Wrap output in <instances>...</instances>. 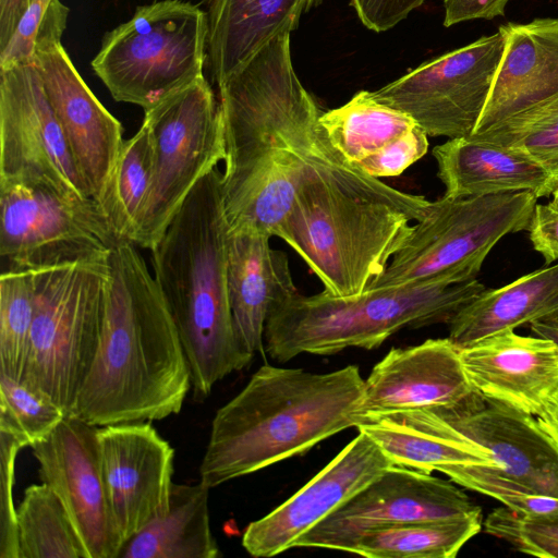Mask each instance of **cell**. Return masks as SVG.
I'll list each match as a JSON object with an SVG mask.
<instances>
[{"mask_svg":"<svg viewBox=\"0 0 558 558\" xmlns=\"http://www.w3.org/2000/svg\"><path fill=\"white\" fill-rule=\"evenodd\" d=\"M144 112L153 178L132 242L150 251L194 186L225 160L226 141L219 102L205 76Z\"/></svg>","mask_w":558,"mask_h":558,"instance_id":"obj_10","label":"cell"},{"mask_svg":"<svg viewBox=\"0 0 558 558\" xmlns=\"http://www.w3.org/2000/svg\"><path fill=\"white\" fill-rule=\"evenodd\" d=\"M153 178V145L144 124L124 140L97 201L120 241L132 242Z\"/></svg>","mask_w":558,"mask_h":558,"instance_id":"obj_31","label":"cell"},{"mask_svg":"<svg viewBox=\"0 0 558 558\" xmlns=\"http://www.w3.org/2000/svg\"><path fill=\"white\" fill-rule=\"evenodd\" d=\"M133 242L108 255L98 345L69 415L95 426L178 414L191 374L168 304Z\"/></svg>","mask_w":558,"mask_h":558,"instance_id":"obj_2","label":"cell"},{"mask_svg":"<svg viewBox=\"0 0 558 558\" xmlns=\"http://www.w3.org/2000/svg\"><path fill=\"white\" fill-rule=\"evenodd\" d=\"M108 277V256L34 271L35 314L22 380L68 415L96 353Z\"/></svg>","mask_w":558,"mask_h":558,"instance_id":"obj_9","label":"cell"},{"mask_svg":"<svg viewBox=\"0 0 558 558\" xmlns=\"http://www.w3.org/2000/svg\"><path fill=\"white\" fill-rule=\"evenodd\" d=\"M485 290L473 279L456 284L426 281L365 291L356 298L298 291L272 306L265 325V352L284 363L301 353L327 355L351 347L372 350L403 328L448 324Z\"/></svg>","mask_w":558,"mask_h":558,"instance_id":"obj_6","label":"cell"},{"mask_svg":"<svg viewBox=\"0 0 558 558\" xmlns=\"http://www.w3.org/2000/svg\"><path fill=\"white\" fill-rule=\"evenodd\" d=\"M553 203L558 207V190L553 194Z\"/></svg>","mask_w":558,"mask_h":558,"instance_id":"obj_48","label":"cell"},{"mask_svg":"<svg viewBox=\"0 0 558 558\" xmlns=\"http://www.w3.org/2000/svg\"><path fill=\"white\" fill-rule=\"evenodd\" d=\"M445 196L468 197L530 191L537 198L558 190V178L523 151L471 137L434 147Z\"/></svg>","mask_w":558,"mask_h":558,"instance_id":"obj_24","label":"cell"},{"mask_svg":"<svg viewBox=\"0 0 558 558\" xmlns=\"http://www.w3.org/2000/svg\"><path fill=\"white\" fill-rule=\"evenodd\" d=\"M427 136L416 125L357 165L364 172L375 178L399 175L427 153Z\"/></svg>","mask_w":558,"mask_h":558,"instance_id":"obj_38","label":"cell"},{"mask_svg":"<svg viewBox=\"0 0 558 558\" xmlns=\"http://www.w3.org/2000/svg\"><path fill=\"white\" fill-rule=\"evenodd\" d=\"M97 440L112 521L124 547L168 510L174 450L148 421L99 426Z\"/></svg>","mask_w":558,"mask_h":558,"instance_id":"obj_17","label":"cell"},{"mask_svg":"<svg viewBox=\"0 0 558 558\" xmlns=\"http://www.w3.org/2000/svg\"><path fill=\"white\" fill-rule=\"evenodd\" d=\"M463 435L484 447L500 475L533 493L558 498V445L533 415L475 393L437 408Z\"/></svg>","mask_w":558,"mask_h":558,"instance_id":"obj_20","label":"cell"},{"mask_svg":"<svg viewBox=\"0 0 558 558\" xmlns=\"http://www.w3.org/2000/svg\"><path fill=\"white\" fill-rule=\"evenodd\" d=\"M34 314V271H1L0 374L23 379Z\"/></svg>","mask_w":558,"mask_h":558,"instance_id":"obj_33","label":"cell"},{"mask_svg":"<svg viewBox=\"0 0 558 558\" xmlns=\"http://www.w3.org/2000/svg\"><path fill=\"white\" fill-rule=\"evenodd\" d=\"M319 124L331 146L349 162L359 163L417 124L408 113L361 90L347 104L323 112Z\"/></svg>","mask_w":558,"mask_h":558,"instance_id":"obj_29","label":"cell"},{"mask_svg":"<svg viewBox=\"0 0 558 558\" xmlns=\"http://www.w3.org/2000/svg\"><path fill=\"white\" fill-rule=\"evenodd\" d=\"M505 45L499 29L422 63L373 96L411 116L429 136L469 137L488 99Z\"/></svg>","mask_w":558,"mask_h":558,"instance_id":"obj_12","label":"cell"},{"mask_svg":"<svg viewBox=\"0 0 558 558\" xmlns=\"http://www.w3.org/2000/svg\"><path fill=\"white\" fill-rule=\"evenodd\" d=\"M505 50L474 132L486 141L558 114V17L500 26Z\"/></svg>","mask_w":558,"mask_h":558,"instance_id":"obj_16","label":"cell"},{"mask_svg":"<svg viewBox=\"0 0 558 558\" xmlns=\"http://www.w3.org/2000/svg\"><path fill=\"white\" fill-rule=\"evenodd\" d=\"M484 142L517 148L558 178V114L515 133Z\"/></svg>","mask_w":558,"mask_h":558,"instance_id":"obj_39","label":"cell"},{"mask_svg":"<svg viewBox=\"0 0 558 558\" xmlns=\"http://www.w3.org/2000/svg\"><path fill=\"white\" fill-rule=\"evenodd\" d=\"M482 509L452 481L392 465L295 543V547L350 551L381 526L466 517Z\"/></svg>","mask_w":558,"mask_h":558,"instance_id":"obj_15","label":"cell"},{"mask_svg":"<svg viewBox=\"0 0 558 558\" xmlns=\"http://www.w3.org/2000/svg\"><path fill=\"white\" fill-rule=\"evenodd\" d=\"M482 530V511L466 517L374 529L349 553L368 558H453Z\"/></svg>","mask_w":558,"mask_h":558,"instance_id":"obj_30","label":"cell"},{"mask_svg":"<svg viewBox=\"0 0 558 558\" xmlns=\"http://www.w3.org/2000/svg\"><path fill=\"white\" fill-rule=\"evenodd\" d=\"M453 483L499 500L525 515H558V498L533 493L500 475L493 466L446 465L439 469Z\"/></svg>","mask_w":558,"mask_h":558,"instance_id":"obj_35","label":"cell"},{"mask_svg":"<svg viewBox=\"0 0 558 558\" xmlns=\"http://www.w3.org/2000/svg\"><path fill=\"white\" fill-rule=\"evenodd\" d=\"M509 0H444L446 27L472 20H490L505 13Z\"/></svg>","mask_w":558,"mask_h":558,"instance_id":"obj_43","label":"cell"},{"mask_svg":"<svg viewBox=\"0 0 558 558\" xmlns=\"http://www.w3.org/2000/svg\"><path fill=\"white\" fill-rule=\"evenodd\" d=\"M393 462L366 433L351 440L323 470L287 501L251 522L242 546L253 557H272L293 548L294 543Z\"/></svg>","mask_w":558,"mask_h":558,"instance_id":"obj_19","label":"cell"},{"mask_svg":"<svg viewBox=\"0 0 558 558\" xmlns=\"http://www.w3.org/2000/svg\"><path fill=\"white\" fill-rule=\"evenodd\" d=\"M530 327L536 336L549 339L558 345V326L535 320L530 324Z\"/></svg>","mask_w":558,"mask_h":558,"instance_id":"obj_46","label":"cell"},{"mask_svg":"<svg viewBox=\"0 0 558 558\" xmlns=\"http://www.w3.org/2000/svg\"><path fill=\"white\" fill-rule=\"evenodd\" d=\"M269 235L229 230L227 279L234 328L242 345L265 356L264 331L274 305L298 292L284 252Z\"/></svg>","mask_w":558,"mask_h":558,"instance_id":"obj_23","label":"cell"},{"mask_svg":"<svg viewBox=\"0 0 558 558\" xmlns=\"http://www.w3.org/2000/svg\"><path fill=\"white\" fill-rule=\"evenodd\" d=\"M476 392L462 365L460 349L449 339H428L391 349L364 384L365 416L426 408L456 407Z\"/></svg>","mask_w":558,"mask_h":558,"instance_id":"obj_22","label":"cell"},{"mask_svg":"<svg viewBox=\"0 0 558 558\" xmlns=\"http://www.w3.org/2000/svg\"><path fill=\"white\" fill-rule=\"evenodd\" d=\"M69 13L60 0L52 1L38 27L33 63L97 202L123 144V128L84 82L61 44Z\"/></svg>","mask_w":558,"mask_h":558,"instance_id":"obj_14","label":"cell"},{"mask_svg":"<svg viewBox=\"0 0 558 558\" xmlns=\"http://www.w3.org/2000/svg\"><path fill=\"white\" fill-rule=\"evenodd\" d=\"M539 322L542 323H545V324H549V325H554V326H558V311L551 313L550 315L539 319Z\"/></svg>","mask_w":558,"mask_h":558,"instance_id":"obj_47","label":"cell"},{"mask_svg":"<svg viewBox=\"0 0 558 558\" xmlns=\"http://www.w3.org/2000/svg\"><path fill=\"white\" fill-rule=\"evenodd\" d=\"M24 446L11 435L0 432V558H19L17 507L13 486L19 451Z\"/></svg>","mask_w":558,"mask_h":558,"instance_id":"obj_37","label":"cell"},{"mask_svg":"<svg viewBox=\"0 0 558 558\" xmlns=\"http://www.w3.org/2000/svg\"><path fill=\"white\" fill-rule=\"evenodd\" d=\"M474 391L484 400L537 416L558 393V345L509 328L459 348Z\"/></svg>","mask_w":558,"mask_h":558,"instance_id":"obj_21","label":"cell"},{"mask_svg":"<svg viewBox=\"0 0 558 558\" xmlns=\"http://www.w3.org/2000/svg\"><path fill=\"white\" fill-rule=\"evenodd\" d=\"M347 161L330 143L298 186L276 235L318 277L327 294L356 298L381 275L429 207Z\"/></svg>","mask_w":558,"mask_h":558,"instance_id":"obj_3","label":"cell"},{"mask_svg":"<svg viewBox=\"0 0 558 558\" xmlns=\"http://www.w3.org/2000/svg\"><path fill=\"white\" fill-rule=\"evenodd\" d=\"M425 0H350L362 24L376 33L385 32L409 13L420 8Z\"/></svg>","mask_w":558,"mask_h":558,"instance_id":"obj_41","label":"cell"},{"mask_svg":"<svg viewBox=\"0 0 558 558\" xmlns=\"http://www.w3.org/2000/svg\"><path fill=\"white\" fill-rule=\"evenodd\" d=\"M0 182L93 198L33 62L0 69Z\"/></svg>","mask_w":558,"mask_h":558,"instance_id":"obj_13","label":"cell"},{"mask_svg":"<svg viewBox=\"0 0 558 558\" xmlns=\"http://www.w3.org/2000/svg\"><path fill=\"white\" fill-rule=\"evenodd\" d=\"M558 311V264L499 289H486L448 323L449 339L466 347L498 331L539 320Z\"/></svg>","mask_w":558,"mask_h":558,"instance_id":"obj_27","label":"cell"},{"mask_svg":"<svg viewBox=\"0 0 558 558\" xmlns=\"http://www.w3.org/2000/svg\"><path fill=\"white\" fill-rule=\"evenodd\" d=\"M537 197L530 191L430 202L385 271L365 291L476 279L492 248L507 234L527 230Z\"/></svg>","mask_w":558,"mask_h":558,"instance_id":"obj_7","label":"cell"},{"mask_svg":"<svg viewBox=\"0 0 558 558\" xmlns=\"http://www.w3.org/2000/svg\"><path fill=\"white\" fill-rule=\"evenodd\" d=\"M2 271H36L108 256L120 242L94 198L0 182Z\"/></svg>","mask_w":558,"mask_h":558,"instance_id":"obj_11","label":"cell"},{"mask_svg":"<svg viewBox=\"0 0 558 558\" xmlns=\"http://www.w3.org/2000/svg\"><path fill=\"white\" fill-rule=\"evenodd\" d=\"M324 0H209L207 61L217 86Z\"/></svg>","mask_w":558,"mask_h":558,"instance_id":"obj_26","label":"cell"},{"mask_svg":"<svg viewBox=\"0 0 558 558\" xmlns=\"http://www.w3.org/2000/svg\"><path fill=\"white\" fill-rule=\"evenodd\" d=\"M209 487L172 484L169 508L135 534L121 558H216L220 549L210 527Z\"/></svg>","mask_w":558,"mask_h":558,"instance_id":"obj_28","label":"cell"},{"mask_svg":"<svg viewBox=\"0 0 558 558\" xmlns=\"http://www.w3.org/2000/svg\"><path fill=\"white\" fill-rule=\"evenodd\" d=\"M371 436L395 465L425 473L446 465L494 466L489 452L457 429L437 408L365 416Z\"/></svg>","mask_w":558,"mask_h":558,"instance_id":"obj_25","label":"cell"},{"mask_svg":"<svg viewBox=\"0 0 558 558\" xmlns=\"http://www.w3.org/2000/svg\"><path fill=\"white\" fill-rule=\"evenodd\" d=\"M98 426L66 415L52 434L33 445L38 474L58 496L88 558H118L117 534L101 472Z\"/></svg>","mask_w":558,"mask_h":558,"instance_id":"obj_18","label":"cell"},{"mask_svg":"<svg viewBox=\"0 0 558 558\" xmlns=\"http://www.w3.org/2000/svg\"><path fill=\"white\" fill-rule=\"evenodd\" d=\"M207 40V12L159 0L106 33L92 68L114 100L146 110L204 76Z\"/></svg>","mask_w":558,"mask_h":558,"instance_id":"obj_8","label":"cell"},{"mask_svg":"<svg viewBox=\"0 0 558 558\" xmlns=\"http://www.w3.org/2000/svg\"><path fill=\"white\" fill-rule=\"evenodd\" d=\"M527 231L545 265L558 259V207L553 202L535 205Z\"/></svg>","mask_w":558,"mask_h":558,"instance_id":"obj_42","label":"cell"},{"mask_svg":"<svg viewBox=\"0 0 558 558\" xmlns=\"http://www.w3.org/2000/svg\"><path fill=\"white\" fill-rule=\"evenodd\" d=\"M357 366L330 373L269 364L217 410L199 465L209 488L300 456L364 421Z\"/></svg>","mask_w":558,"mask_h":558,"instance_id":"obj_4","label":"cell"},{"mask_svg":"<svg viewBox=\"0 0 558 558\" xmlns=\"http://www.w3.org/2000/svg\"><path fill=\"white\" fill-rule=\"evenodd\" d=\"M535 417L558 445V393L548 402L543 412Z\"/></svg>","mask_w":558,"mask_h":558,"instance_id":"obj_45","label":"cell"},{"mask_svg":"<svg viewBox=\"0 0 558 558\" xmlns=\"http://www.w3.org/2000/svg\"><path fill=\"white\" fill-rule=\"evenodd\" d=\"M17 533L19 558H88L63 504L43 482L24 490Z\"/></svg>","mask_w":558,"mask_h":558,"instance_id":"obj_32","label":"cell"},{"mask_svg":"<svg viewBox=\"0 0 558 558\" xmlns=\"http://www.w3.org/2000/svg\"><path fill=\"white\" fill-rule=\"evenodd\" d=\"M291 32L272 38L219 89L226 157L222 202L229 230L269 236L329 141L316 100L295 74Z\"/></svg>","mask_w":558,"mask_h":558,"instance_id":"obj_1","label":"cell"},{"mask_svg":"<svg viewBox=\"0 0 558 558\" xmlns=\"http://www.w3.org/2000/svg\"><path fill=\"white\" fill-rule=\"evenodd\" d=\"M66 415L39 388L0 374V432L24 448L48 438Z\"/></svg>","mask_w":558,"mask_h":558,"instance_id":"obj_34","label":"cell"},{"mask_svg":"<svg viewBox=\"0 0 558 558\" xmlns=\"http://www.w3.org/2000/svg\"><path fill=\"white\" fill-rule=\"evenodd\" d=\"M53 0H32L17 28L0 51V69L17 63L33 62L38 27Z\"/></svg>","mask_w":558,"mask_h":558,"instance_id":"obj_40","label":"cell"},{"mask_svg":"<svg viewBox=\"0 0 558 558\" xmlns=\"http://www.w3.org/2000/svg\"><path fill=\"white\" fill-rule=\"evenodd\" d=\"M32 0H0V51L13 37Z\"/></svg>","mask_w":558,"mask_h":558,"instance_id":"obj_44","label":"cell"},{"mask_svg":"<svg viewBox=\"0 0 558 558\" xmlns=\"http://www.w3.org/2000/svg\"><path fill=\"white\" fill-rule=\"evenodd\" d=\"M221 179L217 169L206 174L150 250L153 276L175 323L198 402L254 357L238 338L230 307Z\"/></svg>","mask_w":558,"mask_h":558,"instance_id":"obj_5","label":"cell"},{"mask_svg":"<svg viewBox=\"0 0 558 558\" xmlns=\"http://www.w3.org/2000/svg\"><path fill=\"white\" fill-rule=\"evenodd\" d=\"M484 526L520 553L558 558V515H525L504 506L488 514Z\"/></svg>","mask_w":558,"mask_h":558,"instance_id":"obj_36","label":"cell"}]
</instances>
